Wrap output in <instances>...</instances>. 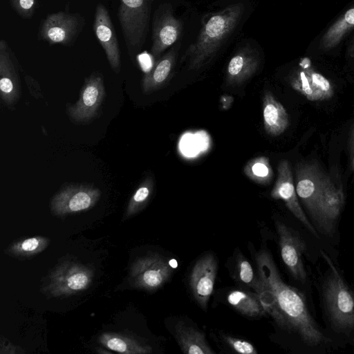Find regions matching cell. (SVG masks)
Returning a JSON list of instances; mask_svg holds the SVG:
<instances>
[{
    "mask_svg": "<svg viewBox=\"0 0 354 354\" xmlns=\"http://www.w3.org/2000/svg\"><path fill=\"white\" fill-rule=\"evenodd\" d=\"M85 20L79 13L59 11L49 14L43 20L38 39L49 45H73L82 31Z\"/></svg>",
    "mask_w": 354,
    "mask_h": 354,
    "instance_id": "5",
    "label": "cell"
},
{
    "mask_svg": "<svg viewBox=\"0 0 354 354\" xmlns=\"http://www.w3.org/2000/svg\"><path fill=\"white\" fill-rule=\"evenodd\" d=\"M261 62V53L254 46L245 44L240 46L227 64V82L237 85L245 82L257 73Z\"/></svg>",
    "mask_w": 354,
    "mask_h": 354,
    "instance_id": "17",
    "label": "cell"
},
{
    "mask_svg": "<svg viewBox=\"0 0 354 354\" xmlns=\"http://www.w3.org/2000/svg\"><path fill=\"white\" fill-rule=\"evenodd\" d=\"M313 86L322 94L324 100L331 98L335 93L334 86L324 75L311 67H304Z\"/></svg>",
    "mask_w": 354,
    "mask_h": 354,
    "instance_id": "30",
    "label": "cell"
},
{
    "mask_svg": "<svg viewBox=\"0 0 354 354\" xmlns=\"http://www.w3.org/2000/svg\"><path fill=\"white\" fill-rule=\"evenodd\" d=\"M329 265L323 288L326 314L333 328L354 342V290L347 284L331 260L322 252Z\"/></svg>",
    "mask_w": 354,
    "mask_h": 354,
    "instance_id": "3",
    "label": "cell"
},
{
    "mask_svg": "<svg viewBox=\"0 0 354 354\" xmlns=\"http://www.w3.org/2000/svg\"><path fill=\"white\" fill-rule=\"evenodd\" d=\"M236 272L239 280L255 292L261 283V278L258 273L255 274L251 264L241 253L236 257Z\"/></svg>",
    "mask_w": 354,
    "mask_h": 354,
    "instance_id": "29",
    "label": "cell"
},
{
    "mask_svg": "<svg viewBox=\"0 0 354 354\" xmlns=\"http://www.w3.org/2000/svg\"><path fill=\"white\" fill-rule=\"evenodd\" d=\"M15 57L8 42L0 41V90L2 100L8 104L16 102L20 94Z\"/></svg>",
    "mask_w": 354,
    "mask_h": 354,
    "instance_id": "18",
    "label": "cell"
},
{
    "mask_svg": "<svg viewBox=\"0 0 354 354\" xmlns=\"http://www.w3.org/2000/svg\"><path fill=\"white\" fill-rule=\"evenodd\" d=\"M344 204V194L342 187L324 176L316 206L315 219L328 231L339 217Z\"/></svg>",
    "mask_w": 354,
    "mask_h": 354,
    "instance_id": "14",
    "label": "cell"
},
{
    "mask_svg": "<svg viewBox=\"0 0 354 354\" xmlns=\"http://www.w3.org/2000/svg\"><path fill=\"white\" fill-rule=\"evenodd\" d=\"M223 339L225 344L236 353L242 354L257 353V351L253 344L246 340L231 335H224Z\"/></svg>",
    "mask_w": 354,
    "mask_h": 354,
    "instance_id": "31",
    "label": "cell"
},
{
    "mask_svg": "<svg viewBox=\"0 0 354 354\" xmlns=\"http://www.w3.org/2000/svg\"><path fill=\"white\" fill-rule=\"evenodd\" d=\"M227 301L232 308L245 316L259 317L266 314L255 292L234 290L228 293Z\"/></svg>",
    "mask_w": 354,
    "mask_h": 354,
    "instance_id": "22",
    "label": "cell"
},
{
    "mask_svg": "<svg viewBox=\"0 0 354 354\" xmlns=\"http://www.w3.org/2000/svg\"><path fill=\"white\" fill-rule=\"evenodd\" d=\"M350 54L353 55L354 54V44L351 46L350 50H349Z\"/></svg>",
    "mask_w": 354,
    "mask_h": 354,
    "instance_id": "34",
    "label": "cell"
},
{
    "mask_svg": "<svg viewBox=\"0 0 354 354\" xmlns=\"http://www.w3.org/2000/svg\"><path fill=\"white\" fill-rule=\"evenodd\" d=\"M244 5L233 3L212 13L201 26L183 55L189 70H198L211 61L239 26Z\"/></svg>",
    "mask_w": 354,
    "mask_h": 354,
    "instance_id": "2",
    "label": "cell"
},
{
    "mask_svg": "<svg viewBox=\"0 0 354 354\" xmlns=\"http://www.w3.org/2000/svg\"><path fill=\"white\" fill-rule=\"evenodd\" d=\"M263 127L267 134L277 136L289 126V117L285 107L273 94L267 91L262 99Z\"/></svg>",
    "mask_w": 354,
    "mask_h": 354,
    "instance_id": "20",
    "label": "cell"
},
{
    "mask_svg": "<svg viewBox=\"0 0 354 354\" xmlns=\"http://www.w3.org/2000/svg\"><path fill=\"white\" fill-rule=\"evenodd\" d=\"M178 45L172 46L158 58L142 80L143 93H151L162 88L168 81L175 67Z\"/></svg>",
    "mask_w": 354,
    "mask_h": 354,
    "instance_id": "19",
    "label": "cell"
},
{
    "mask_svg": "<svg viewBox=\"0 0 354 354\" xmlns=\"http://www.w3.org/2000/svg\"><path fill=\"white\" fill-rule=\"evenodd\" d=\"M354 28V6L348 9L325 32L321 40L322 48L328 50L337 46L346 33Z\"/></svg>",
    "mask_w": 354,
    "mask_h": 354,
    "instance_id": "23",
    "label": "cell"
},
{
    "mask_svg": "<svg viewBox=\"0 0 354 354\" xmlns=\"http://www.w3.org/2000/svg\"><path fill=\"white\" fill-rule=\"evenodd\" d=\"M93 31L115 73L121 68V57L117 34L106 8L98 3L95 8Z\"/></svg>",
    "mask_w": 354,
    "mask_h": 354,
    "instance_id": "12",
    "label": "cell"
},
{
    "mask_svg": "<svg viewBox=\"0 0 354 354\" xmlns=\"http://www.w3.org/2000/svg\"><path fill=\"white\" fill-rule=\"evenodd\" d=\"M243 172L249 179L261 185L270 184L274 176L269 158L266 156L250 160L244 166Z\"/></svg>",
    "mask_w": 354,
    "mask_h": 354,
    "instance_id": "25",
    "label": "cell"
},
{
    "mask_svg": "<svg viewBox=\"0 0 354 354\" xmlns=\"http://www.w3.org/2000/svg\"><path fill=\"white\" fill-rule=\"evenodd\" d=\"M182 32L183 21L175 16L171 4H160L152 19L151 55L159 57L177 41Z\"/></svg>",
    "mask_w": 354,
    "mask_h": 354,
    "instance_id": "7",
    "label": "cell"
},
{
    "mask_svg": "<svg viewBox=\"0 0 354 354\" xmlns=\"http://www.w3.org/2000/svg\"><path fill=\"white\" fill-rule=\"evenodd\" d=\"M15 11L23 19H31L35 14L37 0H10Z\"/></svg>",
    "mask_w": 354,
    "mask_h": 354,
    "instance_id": "32",
    "label": "cell"
},
{
    "mask_svg": "<svg viewBox=\"0 0 354 354\" xmlns=\"http://www.w3.org/2000/svg\"><path fill=\"white\" fill-rule=\"evenodd\" d=\"M292 88L307 100L313 102L324 100L322 94L313 86L304 68L297 70L290 77Z\"/></svg>",
    "mask_w": 354,
    "mask_h": 354,
    "instance_id": "26",
    "label": "cell"
},
{
    "mask_svg": "<svg viewBox=\"0 0 354 354\" xmlns=\"http://www.w3.org/2000/svg\"><path fill=\"white\" fill-rule=\"evenodd\" d=\"M105 91L100 74H92L82 86L80 97L69 109L71 117L77 122H88L97 113Z\"/></svg>",
    "mask_w": 354,
    "mask_h": 354,
    "instance_id": "16",
    "label": "cell"
},
{
    "mask_svg": "<svg viewBox=\"0 0 354 354\" xmlns=\"http://www.w3.org/2000/svg\"><path fill=\"white\" fill-rule=\"evenodd\" d=\"M100 197L97 188L82 185L64 187L53 198L51 209L58 216L79 212L91 208Z\"/></svg>",
    "mask_w": 354,
    "mask_h": 354,
    "instance_id": "9",
    "label": "cell"
},
{
    "mask_svg": "<svg viewBox=\"0 0 354 354\" xmlns=\"http://www.w3.org/2000/svg\"><path fill=\"white\" fill-rule=\"evenodd\" d=\"M276 228L279 235L281 259L292 276L304 281L306 273L302 260L306 244L299 235L286 224L277 221Z\"/></svg>",
    "mask_w": 354,
    "mask_h": 354,
    "instance_id": "11",
    "label": "cell"
},
{
    "mask_svg": "<svg viewBox=\"0 0 354 354\" xmlns=\"http://www.w3.org/2000/svg\"><path fill=\"white\" fill-rule=\"evenodd\" d=\"M153 190V180L147 177L137 188L127 208L126 216H131L142 209L149 201Z\"/></svg>",
    "mask_w": 354,
    "mask_h": 354,
    "instance_id": "27",
    "label": "cell"
},
{
    "mask_svg": "<svg viewBox=\"0 0 354 354\" xmlns=\"http://www.w3.org/2000/svg\"><path fill=\"white\" fill-rule=\"evenodd\" d=\"M118 17L129 57L143 47L149 32L153 0H118Z\"/></svg>",
    "mask_w": 354,
    "mask_h": 354,
    "instance_id": "4",
    "label": "cell"
},
{
    "mask_svg": "<svg viewBox=\"0 0 354 354\" xmlns=\"http://www.w3.org/2000/svg\"><path fill=\"white\" fill-rule=\"evenodd\" d=\"M256 263L258 274L270 287L275 295L278 307L286 320L287 329L297 333L310 346L328 343L329 339L309 313L304 295L281 279L269 252L261 250L256 254Z\"/></svg>",
    "mask_w": 354,
    "mask_h": 354,
    "instance_id": "1",
    "label": "cell"
},
{
    "mask_svg": "<svg viewBox=\"0 0 354 354\" xmlns=\"http://www.w3.org/2000/svg\"><path fill=\"white\" fill-rule=\"evenodd\" d=\"M48 240L36 236L19 241L12 245L10 251L16 256L28 257L42 251L48 245Z\"/></svg>",
    "mask_w": 354,
    "mask_h": 354,
    "instance_id": "28",
    "label": "cell"
},
{
    "mask_svg": "<svg viewBox=\"0 0 354 354\" xmlns=\"http://www.w3.org/2000/svg\"><path fill=\"white\" fill-rule=\"evenodd\" d=\"M93 277L90 268L74 261H64L51 272L45 290L56 297L73 295L86 289Z\"/></svg>",
    "mask_w": 354,
    "mask_h": 354,
    "instance_id": "6",
    "label": "cell"
},
{
    "mask_svg": "<svg viewBox=\"0 0 354 354\" xmlns=\"http://www.w3.org/2000/svg\"><path fill=\"white\" fill-rule=\"evenodd\" d=\"M324 176L325 174L315 163H299L295 168L297 194L314 217Z\"/></svg>",
    "mask_w": 354,
    "mask_h": 354,
    "instance_id": "15",
    "label": "cell"
},
{
    "mask_svg": "<svg viewBox=\"0 0 354 354\" xmlns=\"http://www.w3.org/2000/svg\"><path fill=\"white\" fill-rule=\"evenodd\" d=\"M271 197L282 200L291 213L314 235L317 232L304 212L297 198L290 162L281 160L277 168V178L270 193Z\"/></svg>",
    "mask_w": 354,
    "mask_h": 354,
    "instance_id": "10",
    "label": "cell"
},
{
    "mask_svg": "<svg viewBox=\"0 0 354 354\" xmlns=\"http://www.w3.org/2000/svg\"><path fill=\"white\" fill-rule=\"evenodd\" d=\"M173 272L171 263L160 256L139 259L132 266L131 278L135 286L147 290L162 287Z\"/></svg>",
    "mask_w": 354,
    "mask_h": 354,
    "instance_id": "8",
    "label": "cell"
},
{
    "mask_svg": "<svg viewBox=\"0 0 354 354\" xmlns=\"http://www.w3.org/2000/svg\"><path fill=\"white\" fill-rule=\"evenodd\" d=\"M175 337L181 351L187 354H212L215 352L209 346L203 331L183 324L176 326Z\"/></svg>",
    "mask_w": 354,
    "mask_h": 354,
    "instance_id": "21",
    "label": "cell"
},
{
    "mask_svg": "<svg viewBox=\"0 0 354 354\" xmlns=\"http://www.w3.org/2000/svg\"><path fill=\"white\" fill-rule=\"evenodd\" d=\"M100 342L109 349L127 354L149 353L151 348L146 344L113 333H104L100 337Z\"/></svg>",
    "mask_w": 354,
    "mask_h": 354,
    "instance_id": "24",
    "label": "cell"
},
{
    "mask_svg": "<svg viewBox=\"0 0 354 354\" xmlns=\"http://www.w3.org/2000/svg\"><path fill=\"white\" fill-rule=\"evenodd\" d=\"M351 149H352V163H351V166H352V169H353V174H354V126L352 129V131H351Z\"/></svg>",
    "mask_w": 354,
    "mask_h": 354,
    "instance_id": "33",
    "label": "cell"
},
{
    "mask_svg": "<svg viewBox=\"0 0 354 354\" xmlns=\"http://www.w3.org/2000/svg\"><path fill=\"white\" fill-rule=\"evenodd\" d=\"M217 261L212 254H207L195 263L189 276L192 295L200 307L207 310L214 290L217 273Z\"/></svg>",
    "mask_w": 354,
    "mask_h": 354,
    "instance_id": "13",
    "label": "cell"
}]
</instances>
